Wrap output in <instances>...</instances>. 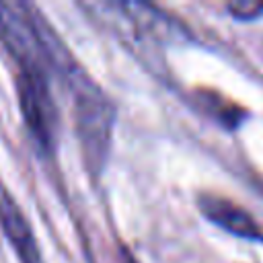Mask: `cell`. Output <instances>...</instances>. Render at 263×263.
Here are the masks:
<instances>
[{"instance_id": "6da1fadb", "label": "cell", "mask_w": 263, "mask_h": 263, "mask_svg": "<svg viewBox=\"0 0 263 263\" xmlns=\"http://www.w3.org/2000/svg\"><path fill=\"white\" fill-rule=\"evenodd\" d=\"M64 76L74 95L76 132L84 160L92 173H99L109 154L115 107L109 97L76 64Z\"/></svg>"}, {"instance_id": "7a4b0ae2", "label": "cell", "mask_w": 263, "mask_h": 263, "mask_svg": "<svg viewBox=\"0 0 263 263\" xmlns=\"http://www.w3.org/2000/svg\"><path fill=\"white\" fill-rule=\"evenodd\" d=\"M0 39L18 62L21 70L45 74L47 53L41 37V21L35 14H27L23 4L0 2Z\"/></svg>"}, {"instance_id": "3957f363", "label": "cell", "mask_w": 263, "mask_h": 263, "mask_svg": "<svg viewBox=\"0 0 263 263\" xmlns=\"http://www.w3.org/2000/svg\"><path fill=\"white\" fill-rule=\"evenodd\" d=\"M16 88L27 127L43 148H51L55 132V105L47 86V76L41 72L21 70Z\"/></svg>"}, {"instance_id": "277c9868", "label": "cell", "mask_w": 263, "mask_h": 263, "mask_svg": "<svg viewBox=\"0 0 263 263\" xmlns=\"http://www.w3.org/2000/svg\"><path fill=\"white\" fill-rule=\"evenodd\" d=\"M0 226L21 263H43L33 228L4 185H0Z\"/></svg>"}, {"instance_id": "5b68a950", "label": "cell", "mask_w": 263, "mask_h": 263, "mask_svg": "<svg viewBox=\"0 0 263 263\" xmlns=\"http://www.w3.org/2000/svg\"><path fill=\"white\" fill-rule=\"evenodd\" d=\"M199 208L203 216L214 222L216 226L240 236V238H261V230L257 222L236 203H232L226 197H216V195H201L199 197Z\"/></svg>"}, {"instance_id": "8992f818", "label": "cell", "mask_w": 263, "mask_h": 263, "mask_svg": "<svg viewBox=\"0 0 263 263\" xmlns=\"http://www.w3.org/2000/svg\"><path fill=\"white\" fill-rule=\"evenodd\" d=\"M228 10L234 14V18L240 21H251L257 18L263 12V2H255V0H234L228 4Z\"/></svg>"}, {"instance_id": "52a82bcc", "label": "cell", "mask_w": 263, "mask_h": 263, "mask_svg": "<svg viewBox=\"0 0 263 263\" xmlns=\"http://www.w3.org/2000/svg\"><path fill=\"white\" fill-rule=\"evenodd\" d=\"M121 259H123V263H136V259L127 251H121Z\"/></svg>"}]
</instances>
